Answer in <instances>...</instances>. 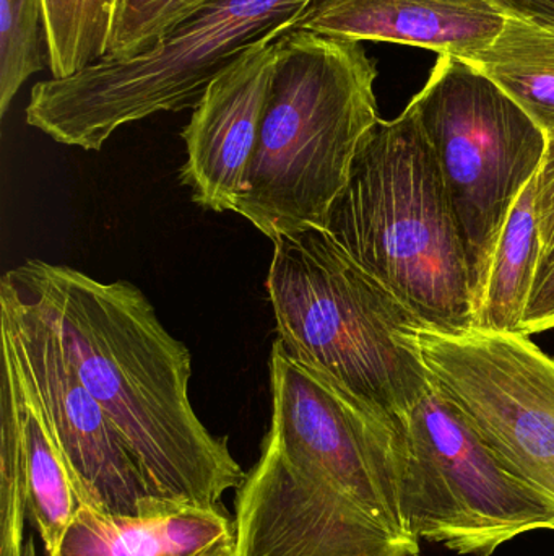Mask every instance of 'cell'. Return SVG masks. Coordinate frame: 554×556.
Here are the masks:
<instances>
[{
	"label": "cell",
	"instance_id": "6da1fadb",
	"mask_svg": "<svg viewBox=\"0 0 554 556\" xmlns=\"http://www.w3.org/2000/svg\"><path fill=\"white\" fill-rule=\"evenodd\" d=\"M7 285L49 324L75 371L139 463L158 498L217 508L246 479L189 399L191 352L158 319L142 290L68 266L29 260Z\"/></svg>",
	"mask_w": 554,
	"mask_h": 556
},
{
	"label": "cell",
	"instance_id": "7a4b0ae2",
	"mask_svg": "<svg viewBox=\"0 0 554 556\" xmlns=\"http://www.w3.org/2000/svg\"><path fill=\"white\" fill-rule=\"evenodd\" d=\"M377 67L360 41L292 29L234 214L270 240L322 230L364 137L381 119Z\"/></svg>",
	"mask_w": 554,
	"mask_h": 556
},
{
	"label": "cell",
	"instance_id": "3957f363",
	"mask_svg": "<svg viewBox=\"0 0 554 556\" xmlns=\"http://www.w3.org/2000/svg\"><path fill=\"white\" fill-rule=\"evenodd\" d=\"M324 230L429 329H474L464 244L438 160L410 104L364 137Z\"/></svg>",
	"mask_w": 554,
	"mask_h": 556
},
{
	"label": "cell",
	"instance_id": "277c9868",
	"mask_svg": "<svg viewBox=\"0 0 554 556\" xmlns=\"http://www.w3.org/2000/svg\"><path fill=\"white\" fill-rule=\"evenodd\" d=\"M266 287L276 340L293 358L396 418L428 394L425 323L324 228L273 241Z\"/></svg>",
	"mask_w": 554,
	"mask_h": 556
},
{
	"label": "cell",
	"instance_id": "5b68a950",
	"mask_svg": "<svg viewBox=\"0 0 554 556\" xmlns=\"http://www.w3.org/2000/svg\"><path fill=\"white\" fill-rule=\"evenodd\" d=\"M311 0H210L152 51L104 58L33 87L26 124L62 146L98 152L120 127L194 110L208 85L250 46L292 31Z\"/></svg>",
	"mask_w": 554,
	"mask_h": 556
},
{
	"label": "cell",
	"instance_id": "8992f818",
	"mask_svg": "<svg viewBox=\"0 0 554 556\" xmlns=\"http://www.w3.org/2000/svg\"><path fill=\"white\" fill-rule=\"evenodd\" d=\"M409 104L445 179L477 314L504 225L539 173L546 136L503 88L455 55H439Z\"/></svg>",
	"mask_w": 554,
	"mask_h": 556
},
{
	"label": "cell",
	"instance_id": "52a82bcc",
	"mask_svg": "<svg viewBox=\"0 0 554 556\" xmlns=\"http://www.w3.org/2000/svg\"><path fill=\"white\" fill-rule=\"evenodd\" d=\"M273 431L293 463L357 503L403 544L422 542L403 525L405 446L399 418L293 358L275 340L270 353Z\"/></svg>",
	"mask_w": 554,
	"mask_h": 556
},
{
	"label": "cell",
	"instance_id": "ba28073f",
	"mask_svg": "<svg viewBox=\"0 0 554 556\" xmlns=\"http://www.w3.org/2000/svg\"><path fill=\"white\" fill-rule=\"evenodd\" d=\"M433 388L494 456L554 508V358L523 333L423 327Z\"/></svg>",
	"mask_w": 554,
	"mask_h": 556
},
{
	"label": "cell",
	"instance_id": "9c48e42d",
	"mask_svg": "<svg viewBox=\"0 0 554 556\" xmlns=\"http://www.w3.org/2000/svg\"><path fill=\"white\" fill-rule=\"evenodd\" d=\"M0 330L38 394L80 505L114 518H150L185 505L158 498L49 324L0 283Z\"/></svg>",
	"mask_w": 554,
	"mask_h": 556
},
{
	"label": "cell",
	"instance_id": "30bf717a",
	"mask_svg": "<svg viewBox=\"0 0 554 556\" xmlns=\"http://www.w3.org/2000/svg\"><path fill=\"white\" fill-rule=\"evenodd\" d=\"M231 556H418L357 503L293 463L272 430L234 503Z\"/></svg>",
	"mask_w": 554,
	"mask_h": 556
},
{
	"label": "cell",
	"instance_id": "8fae6325",
	"mask_svg": "<svg viewBox=\"0 0 554 556\" xmlns=\"http://www.w3.org/2000/svg\"><path fill=\"white\" fill-rule=\"evenodd\" d=\"M279 38L256 42L228 65L208 85L182 130L188 162L181 181L205 211L234 212L243 195L269 100Z\"/></svg>",
	"mask_w": 554,
	"mask_h": 556
},
{
	"label": "cell",
	"instance_id": "7c38bea8",
	"mask_svg": "<svg viewBox=\"0 0 554 556\" xmlns=\"http://www.w3.org/2000/svg\"><path fill=\"white\" fill-rule=\"evenodd\" d=\"M504 22L490 0H311L293 29L467 59L488 48Z\"/></svg>",
	"mask_w": 554,
	"mask_h": 556
},
{
	"label": "cell",
	"instance_id": "4fadbf2b",
	"mask_svg": "<svg viewBox=\"0 0 554 556\" xmlns=\"http://www.w3.org/2000/svg\"><path fill=\"white\" fill-rule=\"evenodd\" d=\"M0 346V404L12 412L18 428L28 521L41 538L46 556H57L80 503L38 394L3 330Z\"/></svg>",
	"mask_w": 554,
	"mask_h": 556
},
{
	"label": "cell",
	"instance_id": "5bb4252c",
	"mask_svg": "<svg viewBox=\"0 0 554 556\" xmlns=\"http://www.w3.org/2000/svg\"><path fill=\"white\" fill-rule=\"evenodd\" d=\"M233 547V519L220 506L114 518L80 505L57 556H231Z\"/></svg>",
	"mask_w": 554,
	"mask_h": 556
},
{
	"label": "cell",
	"instance_id": "9a60e30c",
	"mask_svg": "<svg viewBox=\"0 0 554 556\" xmlns=\"http://www.w3.org/2000/svg\"><path fill=\"white\" fill-rule=\"evenodd\" d=\"M464 61L503 88L543 132L554 130V26L506 15L494 41Z\"/></svg>",
	"mask_w": 554,
	"mask_h": 556
},
{
	"label": "cell",
	"instance_id": "2e32d148",
	"mask_svg": "<svg viewBox=\"0 0 554 556\" xmlns=\"http://www.w3.org/2000/svg\"><path fill=\"white\" fill-rule=\"evenodd\" d=\"M537 176L520 192L494 253L474 329L519 333L540 264Z\"/></svg>",
	"mask_w": 554,
	"mask_h": 556
},
{
	"label": "cell",
	"instance_id": "e0dca14e",
	"mask_svg": "<svg viewBox=\"0 0 554 556\" xmlns=\"http://www.w3.org/2000/svg\"><path fill=\"white\" fill-rule=\"evenodd\" d=\"M117 2L42 0L52 77H70L106 58Z\"/></svg>",
	"mask_w": 554,
	"mask_h": 556
},
{
	"label": "cell",
	"instance_id": "ac0fdd59",
	"mask_svg": "<svg viewBox=\"0 0 554 556\" xmlns=\"http://www.w3.org/2000/svg\"><path fill=\"white\" fill-rule=\"evenodd\" d=\"M49 67L42 0H0V116L26 80Z\"/></svg>",
	"mask_w": 554,
	"mask_h": 556
},
{
	"label": "cell",
	"instance_id": "d6986e66",
	"mask_svg": "<svg viewBox=\"0 0 554 556\" xmlns=\"http://www.w3.org/2000/svg\"><path fill=\"white\" fill-rule=\"evenodd\" d=\"M210 0H119L106 58L129 59L152 51L179 23Z\"/></svg>",
	"mask_w": 554,
	"mask_h": 556
},
{
	"label": "cell",
	"instance_id": "ffe728a7",
	"mask_svg": "<svg viewBox=\"0 0 554 556\" xmlns=\"http://www.w3.org/2000/svg\"><path fill=\"white\" fill-rule=\"evenodd\" d=\"M545 136V153L537 173L536 189V212L542 244L539 269L554 260V130Z\"/></svg>",
	"mask_w": 554,
	"mask_h": 556
},
{
	"label": "cell",
	"instance_id": "44dd1931",
	"mask_svg": "<svg viewBox=\"0 0 554 556\" xmlns=\"http://www.w3.org/2000/svg\"><path fill=\"white\" fill-rule=\"evenodd\" d=\"M554 329V260L537 270L519 333L533 336Z\"/></svg>",
	"mask_w": 554,
	"mask_h": 556
},
{
	"label": "cell",
	"instance_id": "7402d4cb",
	"mask_svg": "<svg viewBox=\"0 0 554 556\" xmlns=\"http://www.w3.org/2000/svg\"><path fill=\"white\" fill-rule=\"evenodd\" d=\"M25 556H38L31 538L26 539Z\"/></svg>",
	"mask_w": 554,
	"mask_h": 556
}]
</instances>
